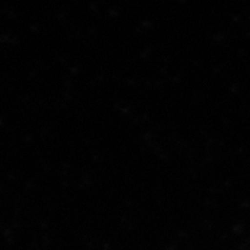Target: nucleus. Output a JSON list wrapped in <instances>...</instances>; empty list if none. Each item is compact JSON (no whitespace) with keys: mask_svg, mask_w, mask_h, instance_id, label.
Masks as SVG:
<instances>
[]
</instances>
